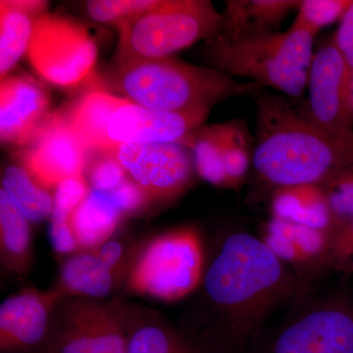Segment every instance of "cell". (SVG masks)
Returning <instances> with one entry per match:
<instances>
[{"instance_id":"cell-1","label":"cell","mask_w":353,"mask_h":353,"mask_svg":"<svg viewBox=\"0 0 353 353\" xmlns=\"http://www.w3.org/2000/svg\"><path fill=\"white\" fill-rule=\"evenodd\" d=\"M202 284L216 321L201 341L213 353L241 352L272 316L310 288L261 239L245 232L223 241Z\"/></svg>"},{"instance_id":"cell-2","label":"cell","mask_w":353,"mask_h":353,"mask_svg":"<svg viewBox=\"0 0 353 353\" xmlns=\"http://www.w3.org/2000/svg\"><path fill=\"white\" fill-rule=\"evenodd\" d=\"M256 105V141L252 164L262 182L274 190L321 185L353 164V139L331 136L311 118L305 102L274 92L250 94Z\"/></svg>"},{"instance_id":"cell-3","label":"cell","mask_w":353,"mask_h":353,"mask_svg":"<svg viewBox=\"0 0 353 353\" xmlns=\"http://www.w3.org/2000/svg\"><path fill=\"white\" fill-rule=\"evenodd\" d=\"M209 111L153 110L102 90H92L83 94L65 117L87 150L112 153L120 146L141 143H179L190 148Z\"/></svg>"},{"instance_id":"cell-4","label":"cell","mask_w":353,"mask_h":353,"mask_svg":"<svg viewBox=\"0 0 353 353\" xmlns=\"http://www.w3.org/2000/svg\"><path fill=\"white\" fill-rule=\"evenodd\" d=\"M314 39L294 26L285 32L219 30L209 39L208 53L215 69L232 78H248L297 99L308 85Z\"/></svg>"},{"instance_id":"cell-5","label":"cell","mask_w":353,"mask_h":353,"mask_svg":"<svg viewBox=\"0 0 353 353\" xmlns=\"http://www.w3.org/2000/svg\"><path fill=\"white\" fill-rule=\"evenodd\" d=\"M108 82L128 101L158 111L210 109L228 99L264 88L238 82L219 70L171 57L116 67Z\"/></svg>"},{"instance_id":"cell-6","label":"cell","mask_w":353,"mask_h":353,"mask_svg":"<svg viewBox=\"0 0 353 353\" xmlns=\"http://www.w3.org/2000/svg\"><path fill=\"white\" fill-rule=\"evenodd\" d=\"M223 16L208 0H161L118 26L116 67L161 59L219 31Z\"/></svg>"},{"instance_id":"cell-7","label":"cell","mask_w":353,"mask_h":353,"mask_svg":"<svg viewBox=\"0 0 353 353\" xmlns=\"http://www.w3.org/2000/svg\"><path fill=\"white\" fill-rule=\"evenodd\" d=\"M201 236L183 228L154 239L141 253L129 277L130 289L158 301H180L203 281Z\"/></svg>"},{"instance_id":"cell-8","label":"cell","mask_w":353,"mask_h":353,"mask_svg":"<svg viewBox=\"0 0 353 353\" xmlns=\"http://www.w3.org/2000/svg\"><path fill=\"white\" fill-rule=\"evenodd\" d=\"M27 55L32 68L46 82L71 87L94 68L97 48L82 25L44 13L34 23Z\"/></svg>"},{"instance_id":"cell-9","label":"cell","mask_w":353,"mask_h":353,"mask_svg":"<svg viewBox=\"0 0 353 353\" xmlns=\"http://www.w3.org/2000/svg\"><path fill=\"white\" fill-rule=\"evenodd\" d=\"M265 353H353V301L343 294L290 323Z\"/></svg>"},{"instance_id":"cell-10","label":"cell","mask_w":353,"mask_h":353,"mask_svg":"<svg viewBox=\"0 0 353 353\" xmlns=\"http://www.w3.org/2000/svg\"><path fill=\"white\" fill-rule=\"evenodd\" d=\"M305 102L311 118L334 138L353 139V74L333 43L314 53Z\"/></svg>"},{"instance_id":"cell-11","label":"cell","mask_w":353,"mask_h":353,"mask_svg":"<svg viewBox=\"0 0 353 353\" xmlns=\"http://www.w3.org/2000/svg\"><path fill=\"white\" fill-rule=\"evenodd\" d=\"M128 327L117 313L94 301H74L60 309L46 353H127Z\"/></svg>"},{"instance_id":"cell-12","label":"cell","mask_w":353,"mask_h":353,"mask_svg":"<svg viewBox=\"0 0 353 353\" xmlns=\"http://www.w3.org/2000/svg\"><path fill=\"white\" fill-rule=\"evenodd\" d=\"M128 178L148 199H172L183 194L196 171L189 148L179 143H141L120 146L112 152Z\"/></svg>"},{"instance_id":"cell-13","label":"cell","mask_w":353,"mask_h":353,"mask_svg":"<svg viewBox=\"0 0 353 353\" xmlns=\"http://www.w3.org/2000/svg\"><path fill=\"white\" fill-rule=\"evenodd\" d=\"M88 150L70 129L65 114L48 116L26 145L23 164L46 189L62 181L83 178L88 163Z\"/></svg>"},{"instance_id":"cell-14","label":"cell","mask_w":353,"mask_h":353,"mask_svg":"<svg viewBox=\"0 0 353 353\" xmlns=\"http://www.w3.org/2000/svg\"><path fill=\"white\" fill-rule=\"evenodd\" d=\"M261 240L306 284L310 285L324 269L331 268V231L272 216L265 225Z\"/></svg>"},{"instance_id":"cell-15","label":"cell","mask_w":353,"mask_h":353,"mask_svg":"<svg viewBox=\"0 0 353 353\" xmlns=\"http://www.w3.org/2000/svg\"><path fill=\"white\" fill-rule=\"evenodd\" d=\"M50 97L36 81L7 77L0 85V138L2 143L26 145L48 117Z\"/></svg>"},{"instance_id":"cell-16","label":"cell","mask_w":353,"mask_h":353,"mask_svg":"<svg viewBox=\"0 0 353 353\" xmlns=\"http://www.w3.org/2000/svg\"><path fill=\"white\" fill-rule=\"evenodd\" d=\"M52 297L32 290L7 297L0 305V350L28 352L46 345L50 336Z\"/></svg>"},{"instance_id":"cell-17","label":"cell","mask_w":353,"mask_h":353,"mask_svg":"<svg viewBox=\"0 0 353 353\" xmlns=\"http://www.w3.org/2000/svg\"><path fill=\"white\" fill-rule=\"evenodd\" d=\"M122 196L118 187L90 189L70 219L79 246L99 248L109 240L122 218L130 213Z\"/></svg>"},{"instance_id":"cell-18","label":"cell","mask_w":353,"mask_h":353,"mask_svg":"<svg viewBox=\"0 0 353 353\" xmlns=\"http://www.w3.org/2000/svg\"><path fill=\"white\" fill-rule=\"evenodd\" d=\"M46 2L27 0L0 1V77L7 78L27 52L36 21L44 14Z\"/></svg>"},{"instance_id":"cell-19","label":"cell","mask_w":353,"mask_h":353,"mask_svg":"<svg viewBox=\"0 0 353 353\" xmlns=\"http://www.w3.org/2000/svg\"><path fill=\"white\" fill-rule=\"evenodd\" d=\"M273 217L292 221L318 230L331 231L334 218L321 185L314 183L287 185L274 190Z\"/></svg>"},{"instance_id":"cell-20","label":"cell","mask_w":353,"mask_h":353,"mask_svg":"<svg viewBox=\"0 0 353 353\" xmlns=\"http://www.w3.org/2000/svg\"><path fill=\"white\" fill-rule=\"evenodd\" d=\"M297 0H231L223 16L220 30L226 32L269 31L285 16L299 9Z\"/></svg>"},{"instance_id":"cell-21","label":"cell","mask_w":353,"mask_h":353,"mask_svg":"<svg viewBox=\"0 0 353 353\" xmlns=\"http://www.w3.org/2000/svg\"><path fill=\"white\" fill-rule=\"evenodd\" d=\"M127 353H212L203 341L158 321L128 327Z\"/></svg>"},{"instance_id":"cell-22","label":"cell","mask_w":353,"mask_h":353,"mask_svg":"<svg viewBox=\"0 0 353 353\" xmlns=\"http://www.w3.org/2000/svg\"><path fill=\"white\" fill-rule=\"evenodd\" d=\"M61 282L70 294L99 299L112 290L113 271L102 263L94 252L80 253L65 261Z\"/></svg>"},{"instance_id":"cell-23","label":"cell","mask_w":353,"mask_h":353,"mask_svg":"<svg viewBox=\"0 0 353 353\" xmlns=\"http://www.w3.org/2000/svg\"><path fill=\"white\" fill-rule=\"evenodd\" d=\"M1 189L29 222H41L52 213L53 196L25 167H7L2 176Z\"/></svg>"},{"instance_id":"cell-24","label":"cell","mask_w":353,"mask_h":353,"mask_svg":"<svg viewBox=\"0 0 353 353\" xmlns=\"http://www.w3.org/2000/svg\"><path fill=\"white\" fill-rule=\"evenodd\" d=\"M0 239L6 259L12 267H21L28 262L31 250V231L29 220L0 190Z\"/></svg>"},{"instance_id":"cell-25","label":"cell","mask_w":353,"mask_h":353,"mask_svg":"<svg viewBox=\"0 0 353 353\" xmlns=\"http://www.w3.org/2000/svg\"><path fill=\"white\" fill-rule=\"evenodd\" d=\"M190 148L199 176L217 187L229 188L223 157V125L197 130Z\"/></svg>"},{"instance_id":"cell-26","label":"cell","mask_w":353,"mask_h":353,"mask_svg":"<svg viewBox=\"0 0 353 353\" xmlns=\"http://www.w3.org/2000/svg\"><path fill=\"white\" fill-rule=\"evenodd\" d=\"M223 157L229 188L240 187L250 168L248 141L238 125H223Z\"/></svg>"},{"instance_id":"cell-27","label":"cell","mask_w":353,"mask_h":353,"mask_svg":"<svg viewBox=\"0 0 353 353\" xmlns=\"http://www.w3.org/2000/svg\"><path fill=\"white\" fill-rule=\"evenodd\" d=\"M352 3L353 0H303L292 26L316 37L323 28L341 20Z\"/></svg>"},{"instance_id":"cell-28","label":"cell","mask_w":353,"mask_h":353,"mask_svg":"<svg viewBox=\"0 0 353 353\" xmlns=\"http://www.w3.org/2000/svg\"><path fill=\"white\" fill-rule=\"evenodd\" d=\"M159 1V0H158ZM157 0H92L85 4L88 17L97 22L116 27L145 12L158 3Z\"/></svg>"},{"instance_id":"cell-29","label":"cell","mask_w":353,"mask_h":353,"mask_svg":"<svg viewBox=\"0 0 353 353\" xmlns=\"http://www.w3.org/2000/svg\"><path fill=\"white\" fill-rule=\"evenodd\" d=\"M330 208L334 224L353 218V164L330 176L321 185Z\"/></svg>"},{"instance_id":"cell-30","label":"cell","mask_w":353,"mask_h":353,"mask_svg":"<svg viewBox=\"0 0 353 353\" xmlns=\"http://www.w3.org/2000/svg\"><path fill=\"white\" fill-rule=\"evenodd\" d=\"M90 192L85 176L62 181L55 188L50 223H70L71 216Z\"/></svg>"},{"instance_id":"cell-31","label":"cell","mask_w":353,"mask_h":353,"mask_svg":"<svg viewBox=\"0 0 353 353\" xmlns=\"http://www.w3.org/2000/svg\"><path fill=\"white\" fill-rule=\"evenodd\" d=\"M99 153V157L88 161L85 170L90 189H116L127 180L126 171L113 153Z\"/></svg>"},{"instance_id":"cell-32","label":"cell","mask_w":353,"mask_h":353,"mask_svg":"<svg viewBox=\"0 0 353 353\" xmlns=\"http://www.w3.org/2000/svg\"><path fill=\"white\" fill-rule=\"evenodd\" d=\"M353 259V218L334 224L331 230V269L345 274Z\"/></svg>"},{"instance_id":"cell-33","label":"cell","mask_w":353,"mask_h":353,"mask_svg":"<svg viewBox=\"0 0 353 353\" xmlns=\"http://www.w3.org/2000/svg\"><path fill=\"white\" fill-rule=\"evenodd\" d=\"M333 44L353 74V3L341 17Z\"/></svg>"},{"instance_id":"cell-34","label":"cell","mask_w":353,"mask_h":353,"mask_svg":"<svg viewBox=\"0 0 353 353\" xmlns=\"http://www.w3.org/2000/svg\"><path fill=\"white\" fill-rule=\"evenodd\" d=\"M51 245L60 254H68L79 246L70 223H50Z\"/></svg>"},{"instance_id":"cell-35","label":"cell","mask_w":353,"mask_h":353,"mask_svg":"<svg viewBox=\"0 0 353 353\" xmlns=\"http://www.w3.org/2000/svg\"><path fill=\"white\" fill-rule=\"evenodd\" d=\"M99 260L110 270H114L123 256V246L119 241L108 240L94 250Z\"/></svg>"},{"instance_id":"cell-36","label":"cell","mask_w":353,"mask_h":353,"mask_svg":"<svg viewBox=\"0 0 353 353\" xmlns=\"http://www.w3.org/2000/svg\"><path fill=\"white\" fill-rule=\"evenodd\" d=\"M345 274H347V275H352V274H353V259H352V261L350 262V264H348L347 270H345Z\"/></svg>"}]
</instances>
